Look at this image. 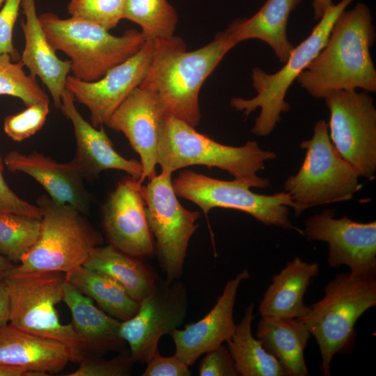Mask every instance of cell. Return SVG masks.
<instances>
[{
  "label": "cell",
  "mask_w": 376,
  "mask_h": 376,
  "mask_svg": "<svg viewBox=\"0 0 376 376\" xmlns=\"http://www.w3.org/2000/svg\"><path fill=\"white\" fill-rule=\"evenodd\" d=\"M154 40L152 61L139 86L156 96L166 115L196 127L201 118V88L236 45L226 30L217 33L206 45L189 52L184 41L175 36Z\"/></svg>",
  "instance_id": "7a4b0ae2"
},
{
  "label": "cell",
  "mask_w": 376,
  "mask_h": 376,
  "mask_svg": "<svg viewBox=\"0 0 376 376\" xmlns=\"http://www.w3.org/2000/svg\"><path fill=\"white\" fill-rule=\"evenodd\" d=\"M375 28L369 8L359 3L334 22L322 49L297 81L311 96L324 98L340 90L376 91V70L370 49Z\"/></svg>",
  "instance_id": "6da1fadb"
},
{
  "label": "cell",
  "mask_w": 376,
  "mask_h": 376,
  "mask_svg": "<svg viewBox=\"0 0 376 376\" xmlns=\"http://www.w3.org/2000/svg\"><path fill=\"white\" fill-rule=\"evenodd\" d=\"M71 361L63 343L18 329L10 324L0 328V363L47 376Z\"/></svg>",
  "instance_id": "7402d4cb"
},
{
  "label": "cell",
  "mask_w": 376,
  "mask_h": 376,
  "mask_svg": "<svg viewBox=\"0 0 376 376\" xmlns=\"http://www.w3.org/2000/svg\"><path fill=\"white\" fill-rule=\"evenodd\" d=\"M253 303L244 310L241 322L235 326L232 337L226 341L238 375L286 376L280 362L269 353L251 332Z\"/></svg>",
  "instance_id": "f1b7e54d"
},
{
  "label": "cell",
  "mask_w": 376,
  "mask_h": 376,
  "mask_svg": "<svg viewBox=\"0 0 376 376\" xmlns=\"http://www.w3.org/2000/svg\"><path fill=\"white\" fill-rule=\"evenodd\" d=\"M22 0H5L0 10V54H7L13 61L20 55L13 42L14 26Z\"/></svg>",
  "instance_id": "d590c367"
},
{
  "label": "cell",
  "mask_w": 376,
  "mask_h": 376,
  "mask_svg": "<svg viewBox=\"0 0 376 376\" xmlns=\"http://www.w3.org/2000/svg\"><path fill=\"white\" fill-rule=\"evenodd\" d=\"M141 260L129 256L111 244L100 245L91 251L82 265L109 276L131 297L141 301L160 280L155 269Z\"/></svg>",
  "instance_id": "4316f807"
},
{
  "label": "cell",
  "mask_w": 376,
  "mask_h": 376,
  "mask_svg": "<svg viewBox=\"0 0 376 376\" xmlns=\"http://www.w3.org/2000/svg\"><path fill=\"white\" fill-rule=\"evenodd\" d=\"M154 49L155 40H146L136 53L94 81L68 75L65 88L88 109L93 126L105 125L130 93L140 86L148 73Z\"/></svg>",
  "instance_id": "9a60e30c"
},
{
  "label": "cell",
  "mask_w": 376,
  "mask_h": 376,
  "mask_svg": "<svg viewBox=\"0 0 376 376\" xmlns=\"http://www.w3.org/2000/svg\"><path fill=\"white\" fill-rule=\"evenodd\" d=\"M21 6L25 17L21 22L24 36L21 61L32 77L46 86L55 107L60 109L70 61L60 59L49 42L37 15L36 0H22Z\"/></svg>",
  "instance_id": "44dd1931"
},
{
  "label": "cell",
  "mask_w": 376,
  "mask_h": 376,
  "mask_svg": "<svg viewBox=\"0 0 376 376\" xmlns=\"http://www.w3.org/2000/svg\"><path fill=\"white\" fill-rule=\"evenodd\" d=\"M49 102H40L26 107L23 111L6 116L3 130L15 141H22L39 131L44 125L49 111Z\"/></svg>",
  "instance_id": "836d02e7"
},
{
  "label": "cell",
  "mask_w": 376,
  "mask_h": 376,
  "mask_svg": "<svg viewBox=\"0 0 376 376\" xmlns=\"http://www.w3.org/2000/svg\"><path fill=\"white\" fill-rule=\"evenodd\" d=\"M65 279L95 301L101 310L121 322L133 317L139 309L140 301L102 272L80 265L65 273Z\"/></svg>",
  "instance_id": "83f0119b"
},
{
  "label": "cell",
  "mask_w": 376,
  "mask_h": 376,
  "mask_svg": "<svg viewBox=\"0 0 376 376\" xmlns=\"http://www.w3.org/2000/svg\"><path fill=\"white\" fill-rule=\"evenodd\" d=\"M10 297L9 322L24 331L65 345L71 362L85 357L72 323L64 324L56 306L63 300L65 274L40 272L8 275L3 280Z\"/></svg>",
  "instance_id": "ba28073f"
},
{
  "label": "cell",
  "mask_w": 376,
  "mask_h": 376,
  "mask_svg": "<svg viewBox=\"0 0 376 376\" xmlns=\"http://www.w3.org/2000/svg\"><path fill=\"white\" fill-rule=\"evenodd\" d=\"M320 272L318 262L308 263L298 256L287 263L279 274L272 278V283L265 292L259 305L261 316L300 318L309 307L304 303V296L312 279Z\"/></svg>",
  "instance_id": "cb8c5ba5"
},
{
  "label": "cell",
  "mask_w": 376,
  "mask_h": 376,
  "mask_svg": "<svg viewBox=\"0 0 376 376\" xmlns=\"http://www.w3.org/2000/svg\"><path fill=\"white\" fill-rule=\"evenodd\" d=\"M0 376H43L26 369L0 363Z\"/></svg>",
  "instance_id": "60d3db41"
},
{
  "label": "cell",
  "mask_w": 376,
  "mask_h": 376,
  "mask_svg": "<svg viewBox=\"0 0 376 376\" xmlns=\"http://www.w3.org/2000/svg\"><path fill=\"white\" fill-rule=\"evenodd\" d=\"M330 112L331 141L359 176L372 180L376 172V109L366 91L340 90L324 98Z\"/></svg>",
  "instance_id": "7c38bea8"
},
{
  "label": "cell",
  "mask_w": 376,
  "mask_h": 376,
  "mask_svg": "<svg viewBox=\"0 0 376 376\" xmlns=\"http://www.w3.org/2000/svg\"><path fill=\"white\" fill-rule=\"evenodd\" d=\"M276 157L275 152L261 149L256 141H249L239 147L224 145L182 120L164 116L157 151L161 172L173 173L190 166L217 167L250 188L265 189L269 180L257 173L265 162Z\"/></svg>",
  "instance_id": "3957f363"
},
{
  "label": "cell",
  "mask_w": 376,
  "mask_h": 376,
  "mask_svg": "<svg viewBox=\"0 0 376 376\" xmlns=\"http://www.w3.org/2000/svg\"><path fill=\"white\" fill-rule=\"evenodd\" d=\"M5 0H0V7L1 5H3Z\"/></svg>",
  "instance_id": "ee69618b"
},
{
  "label": "cell",
  "mask_w": 376,
  "mask_h": 376,
  "mask_svg": "<svg viewBox=\"0 0 376 376\" xmlns=\"http://www.w3.org/2000/svg\"><path fill=\"white\" fill-rule=\"evenodd\" d=\"M42 212L39 236L10 274L40 272L68 273L82 265L103 239L75 207L56 202L47 194L37 199Z\"/></svg>",
  "instance_id": "8992f818"
},
{
  "label": "cell",
  "mask_w": 376,
  "mask_h": 376,
  "mask_svg": "<svg viewBox=\"0 0 376 376\" xmlns=\"http://www.w3.org/2000/svg\"><path fill=\"white\" fill-rule=\"evenodd\" d=\"M257 338L283 366L286 376H308L304 351L311 334L297 318L261 316Z\"/></svg>",
  "instance_id": "484cf974"
},
{
  "label": "cell",
  "mask_w": 376,
  "mask_h": 376,
  "mask_svg": "<svg viewBox=\"0 0 376 376\" xmlns=\"http://www.w3.org/2000/svg\"><path fill=\"white\" fill-rule=\"evenodd\" d=\"M187 308L184 284L179 279L159 280L140 301L135 315L120 322V335L128 344L134 363H147L159 352V340L182 324Z\"/></svg>",
  "instance_id": "4fadbf2b"
},
{
  "label": "cell",
  "mask_w": 376,
  "mask_h": 376,
  "mask_svg": "<svg viewBox=\"0 0 376 376\" xmlns=\"http://www.w3.org/2000/svg\"><path fill=\"white\" fill-rule=\"evenodd\" d=\"M334 5L332 0H313L312 6L314 11V18L319 20Z\"/></svg>",
  "instance_id": "b9f144b4"
},
{
  "label": "cell",
  "mask_w": 376,
  "mask_h": 376,
  "mask_svg": "<svg viewBox=\"0 0 376 376\" xmlns=\"http://www.w3.org/2000/svg\"><path fill=\"white\" fill-rule=\"evenodd\" d=\"M249 278L247 269L239 272L227 282L213 308L203 318L169 334L175 345L174 354L187 366L232 337L236 326L233 309L237 293L242 281Z\"/></svg>",
  "instance_id": "ac0fdd59"
},
{
  "label": "cell",
  "mask_w": 376,
  "mask_h": 376,
  "mask_svg": "<svg viewBox=\"0 0 376 376\" xmlns=\"http://www.w3.org/2000/svg\"><path fill=\"white\" fill-rule=\"evenodd\" d=\"M177 196L197 205L205 215L214 207L233 209L246 212L267 226H275L297 231L289 219L288 207L295 205L290 196L283 191L272 195L258 194L237 180H221L187 170L172 180Z\"/></svg>",
  "instance_id": "30bf717a"
},
{
  "label": "cell",
  "mask_w": 376,
  "mask_h": 376,
  "mask_svg": "<svg viewBox=\"0 0 376 376\" xmlns=\"http://www.w3.org/2000/svg\"><path fill=\"white\" fill-rule=\"evenodd\" d=\"M125 0H70L72 17L96 24L109 31L124 19Z\"/></svg>",
  "instance_id": "d6a6232c"
},
{
  "label": "cell",
  "mask_w": 376,
  "mask_h": 376,
  "mask_svg": "<svg viewBox=\"0 0 376 376\" xmlns=\"http://www.w3.org/2000/svg\"><path fill=\"white\" fill-rule=\"evenodd\" d=\"M143 376H190L189 366L175 354L171 357L162 356L157 352L146 363Z\"/></svg>",
  "instance_id": "f35d334b"
},
{
  "label": "cell",
  "mask_w": 376,
  "mask_h": 376,
  "mask_svg": "<svg viewBox=\"0 0 376 376\" xmlns=\"http://www.w3.org/2000/svg\"><path fill=\"white\" fill-rule=\"evenodd\" d=\"M124 19L138 24L146 40L173 37L178 21L168 0H125Z\"/></svg>",
  "instance_id": "f546056e"
},
{
  "label": "cell",
  "mask_w": 376,
  "mask_h": 376,
  "mask_svg": "<svg viewBox=\"0 0 376 376\" xmlns=\"http://www.w3.org/2000/svg\"><path fill=\"white\" fill-rule=\"evenodd\" d=\"M38 19L53 48L70 58L72 76L85 81L102 77L136 53L146 40L134 29L117 36L96 24L72 17L63 19L45 13Z\"/></svg>",
  "instance_id": "5b68a950"
},
{
  "label": "cell",
  "mask_w": 376,
  "mask_h": 376,
  "mask_svg": "<svg viewBox=\"0 0 376 376\" xmlns=\"http://www.w3.org/2000/svg\"><path fill=\"white\" fill-rule=\"evenodd\" d=\"M14 265L0 254V281H3L14 267Z\"/></svg>",
  "instance_id": "7bdbcfd3"
},
{
  "label": "cell",
  "mask_w": 376,
  "mask_h": 376,
  "mask_svg": "<svg viewBox=\"0 0 376 376\" xmlns=\"http://www.w3.org/2000/svg\"><path fill=\"white\" fill-rule=\"evenodd\" d=\"M354 0H341L330 8L320 18L310 35L294 47L284 65L279 71L268 74L259 68L252 70L253 86L257 95L251 99L233 97L231 107L246 116L258 108L260 113L251 132L257 136L269 135L281 120L282 112L290 109L285 100L288 88L298 76L322 49L336 17Z\"/></svg>",
  "instance_id": "9c48e42d"
},
{
  "label": "cell",
  "mask_w": 376,
  "mask_h": 376,
  "mask_svg": "<svg viewBox=\"0 0 376 376\" xmlns=\"http://www.w3.org/2000/svg\"><path fill=\"white\" fill-rule=\"evenodd\" d=\"M4 159L0 154V212L15 213L41 219L42 212L34 205L19 198L8 185L3 176Z\"/></svg>",
  "instance_id": "8d00e7d4"
},
{
  "label": "cell",
  "mask_w": 376,
  "mask_h": 376,
  "mask_svg": "<svg viewBox=\"0 0 376 376\" xmlns=\"http://www.w3.org/2000/svg\"><path fill=\"white\" fill-rule=\"evenodd\" d=\"M302 0H267L250 18L237 19L227 28L232 41L260 40L274 50L278 59L285 63L294 49L287 36V24L291 12Z\"/></svg>",
  "instance_id": "d4e9b609"
},
{
  "label": "cell",
  "mask_w": 376,
  "mask_h": 376,
  "mask_svg": "<svg viewBox=\"0 0 376 376\" xmlns=\"http://www.w3.org/2000/svg\"><path fill=\"white\" fill-rule=\"evenodd\" d=\"M41 219L0 212V254L19 264L39 236Z\"/></svg>",
  "instance_id": "4dcf8cb0"
},
{
  "label": "cell",
  "mask_w": 376,
  "mask_h": 376,
  "mask_svg": "<svg viewBox=\"0 0 376 376\" xmlns=\"http://www.w3.org/2000/svg\"><path fill=\"white\" fill-rule=\"evenodd\" d=\"M146 216L155 238L159 264L168 281L178 280L183 272L189 240L198 227L201 213L185 208L172 185V173L161 172L142 186Z\"/></svg>",
  "instance_id": "8fae6325"
},
{
  "label": "cell",
  "mask_w": 376,
  "mask_h": 376,
  "mask_svg": "<svg viewBox=\"0 0 376 376\" xmlns=\"http://www.w3.org/2000/svg\"><path fill=\"white\" fill-rule=\"evenodd\" d=\"M63 301L72 315L73 329L85 352L99 356L120 350L125 340L120 335L121 321L96 307L93 300L65 279Z\"/></svg>",
  "instance_id": "603a6c76"
},
{
  "label": "cell",
  "mask_w": 376,
  "mask_h": 376,
  "mask_svg": "<svg viewBox=\"0 0 376 376\" xmlns=\"http://www.w3.org/2000/svg\"><path fill=\"white\" fill-rule=\"evenodd\" d=\"M21 61L13 62L10 55L0 54V95L20 99L26 107L40 102H49L36 77L28 75Z\"/></svg>",
  "instance_id": "1f68e13d"
},
{
  "label": "cell",
  "mask_w": 376,
  "mask_h": 376,
  "mask_svg": "<svg viewBox=\"0 0 376 376\" xmlns=\"http://www.w3.org/2000/svg\"><path fill=\"white\" fill-rule=\"evenodd\" d=\"M72 95L65 88L60 110L73 126L76 152L71 162L84 179H93L103 171L116 169L127 173L139 180L143 173L140 161L126 159L115 150L103 125L95 127L77 109Z\"/></svg>",
  "instance_id": "d6986e66"
},
{
  "label": "cell",
  "mask_w": 376,
  "mask_h": 376,
  "mask_svg": "<svg viewBox=\"0 0 376 376\" xmlns=\"http://www.w3.org/2000/svg\"><path fill=\"white\" fill-rule=\"evenodd\" d=\"M201 376H237L233 360L225 345L205 353L198 366Z\"/></svg>",
  "instance_id": "74e56055"
},
{
  "label": "cell",
  "mask_w": 376,
  "mask_h": 376,
  "mask_svg": "<svg viewBox=\"0 0 376 376\" xmlns=\"http://www.w3.org/2000/svg\"><path fill=\"white\" fill-rule=\"evenodd\" d=\"M4 164L11 172L33 178L56 202L68 204L82 214L88 212L91 195L84 185V176L71 161L59 163L36 151L29 154L11 151L5 157Z\"/></svg>",
  "instance_id": "ffe728a7"
},
{
  "label": "cell",
  "mask_w": 376,
  "mask_h": 376,
  "mask_svg": "<svg viewBox=\"0 0 376 376\" xmlns=\"http://www.w3.org/2000/svg\"><path fill=\"white\" fill-rule=\"evenodd\" d=\"M324 295L297 318L318 345L324 375L330 376L335 355L346 354L354 345L355 324L365 311L376 306V274L341 272L324 288Z\"/></svg>",
  "instance_id": "277c9868"
},
{
  "label": "cell",
  "mask_w": 376,
  "mask_h": 376,
  "mask_svg": "<svg viewBox=\"0 0 376 376\" xmlns=\"http://www.w3.org/2000/svg\"><path fill=\"white\" fill-rule=\"evenodd\" d=\"M300 148L306 150L303 164L284 182L296 217L311 207L349 201L361 189L360 176L332 143L324 120L315 123L312 137Z\"/></svg>",
  "instance_id": "52a82bcc"
},
{
  "label": "cell",
  "mask_w": 376,
  "mask_h": 376,
  "mask_svg": "<svg viewBox=\"0 0 376 376\" xmlns=\"http://www.w3.org/2000/svg\"><path fill=\"white\" fill-rule=\"evenodd\" d=\"M165 113L156 96L138 86L115 110L105 125L123 132L133 150L140 156L142 184L155 177L157 151Z\"/></svg>",
  "instance_id": "e0dca14e"
},
{
  "label": "cell",
  "mask_w": 376,
  "mask_h": 376,
  "mask_svg": "<svg viewBox=\"0 0 376 376\" xmlns=\"http://www.w3.org/2000/svg\"><path fill=\"white\" fill-rule=\"evenodd\" d=\"M10 297L3 281H0V328L9 322Z\"/></svg>",
  "instance_id": "ab89813d"
},
{
  "label": "cell",
  "mask_w": 376,
  "mask_h": 376,
  "mask_svg": "<svg viewBox=\"0 0 376 376\" xmlns=\"http://www.w3.org/2000/svg\"><path fill=\"white\" fill-rule=\"evenodd\" d=\"M142 186L131 177L119 182L102 211L103 228L109 244L140 259L155 253L146 216Z\"/></svg>",
  "instance_id": "2e32d148"
},
{
  "label": "cell",
  "mask_w": 376,
  "mask_h": 376,
  "mask_svg": "<svg viewBox=\"0 0 376 376\" xmlns=\"http://www.w3.org/2000/svg\"><path fill=\"white\" fill-rule=\"evenodd\" d=\"M303 235L328 244L327 263L331 268L343 265L352 273L376 274V222L362 223L347 216L335 217L325 209L308 217Z\"/></svg>",
  "instance_id": "5bb4252c"
},
{
  "label": "cell",
  "mask_w": 376,
  "mask_h": 376,
  "mask_svg": "<svg viewBox=\"0 0 376 376\" xmlns=\"http://www.w3.org/2000/svg\"><path fill=\"white\" fill-rule=\"evenodd\" d=\"M79 368L68 376H127L134 363L129 351H123L109 360L97 356L85 357Z\"/></svg>",
  "instance_id": "e575fe53"
}]
</instances>
